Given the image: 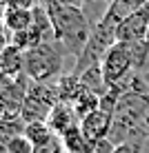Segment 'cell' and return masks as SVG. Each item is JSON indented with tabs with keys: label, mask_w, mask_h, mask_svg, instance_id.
I'll return each mask as SVG.
<instances>
[{
	"label": "cell",
	"mask_w": 149,
	"mask_h": 153,
	"mask_svg": "<svg viewBox=\"0 0 149 153\" xmlns=\"http://www.w3.org/2000/svg\"><path fill=\"white\" fill-rule=\"evenodd\" d=\"M45 7L49 13L56 40L62 45L65 53L78 58L94 31V25L89 22L87 13L76 2H47Z\"/></svg>",
	"instance_id": "obj_1"
},
{
	"label": "cell",
	"mask_w": 149,
	"mask_h": 153,
	"mask_svg": "<svg viewBox=\"0 0 149 153\" xmlns=\"http://www.w3.org/2000/svg\"><path fill=\"white\" fill-rule=\"evenodd\" d=\"M65 65V49L58 40L36 45L25 53V76L36 84H54Z\"/></svg>",
	"instance_id": "obj_2"
},
{
	"label": "cell",
	"mask_w": 149,
	"mask_h": 153,
	"mask_svg": "<svg viewBox=\"0 0 149 153\" xmlns=\"http://www.w3.org/2000/svg\"><path fill=\"white\" fill-rule=\"evenodd\" d=\"M56 104H58V96H56L54 84H36V82H31V87L27 91V98H25V104H22L20 118H22L25 124L47 122Z\"/></svg>",
	"instance_id": "obj_3"
},
{
	"label": "cell",
	"mask_w": 149,
	"mask_h": 153,
	"mask_svg": "<svg viewBox=\"0 0 149 153\" xmlns=\"http://www.w3.org/2000/svg\"><path fill=\"white\" fill-rule=\"evenodd\" d=\"M100 69H103V73H105V80H107L109 89L122 84L131 73H134V62H131V56H129V51H127V47L120 45V42L114 45L107 51Z\"/></svg>",
	"instance_id": "obj_4"
},
{
	"label": "cell",
	"mask_w": 149,
	"mask_h": 153,
	"mask_svg": "<svg viewBox=\"0 0 149 153\" xmlns=\"http://www.w3.org/2000/svg\"><path fill=\"white\" fill-rule=\"evenodd\" d=\"M147 29H149V2H145L140 9H136L129 18H125L118 27V38L120 45H134V42L147 40Z\"/></svg>",
	"instance_id": "obj_5"
},
{
	"label": "cell",
	"mask_w": 149,
	"mask_h": 153,
	"mask_svg": "<svg viewBox=\"0 0 149 153\" xmlns=\"http://www.w3.org/2000/svg\"><path fill=\"white\" fill-rule=\"evenodd\" d=\"M2 22L7 27L9 36L31 29V25H34V4L31 2H7Z\"/></svg>",
	"instance_id": "obj_6"
},
{
	"label": "cell",
	"mask_w": 149,
	"mask_h": 153,
	"mask_svg": "<svg viewBox=\"0 0 149 153\" xmlns=\"http://www.w3.org/2000/svg\"><path fill=\"white\" fill-rule=\"evenodd\" d=\"M111 126H114V115L107 113V111H103V109L89 113L87 118L80 122V129H82L85 138H87L89 142H94V144L109 138Z\"/></svg>",
	"instance_id": "obj_7"
},
{
	"label": "cell",
	"mask_w": 149,
	"mask_h": 153,
	"mask_svg": "<svg viewBox=\"0 0 149 153\" xmlns=\"http://www.w3.org/2000/svg\"><path fill=\"white\" fill-rule=\"evenodd\" d=\"M47 124H49V129L60 138V135L67 133L69 129H73V126L80 124V120H78V115H76L71 104L58 102L54 107V111H51V115H49V120H47Z\"/></svg>",
	"instance_id": "obj_8"
},
{
	"label": "cell",
	"mask_w": 149,
	"mask_h": 153,
	"mask_svg": "<svg viewBox=\"0 0 149 153\" xmlns=\"http://www.w3.org/2000/svg\"><path fill=\"white\" fill-rule=\"evenodd\" d=\"M22 73H25V53L20 49H16L13 45H9L0 53V76L9 78V80H16Z\"/></svg>",
	"instance_id": "obj_9"
},
{
	"label": "cell",
	"mask_w": 149,
	"mask_h": 153,
	"mask_svg": "<svg viewBox=\"0 0 149 153\" xmlns=\"http://www.w3.org/2000/svg\"><path fill=\"white\" fill-rule=\"evenodd\" d=\"M56 87V96H58V102H65V104H73L78 100V96L82 93V82L78 76H73V73H67V76L58 78L54 82Z\"/></svg>",
	"instance_id": "obj_10"
},
{
	"label": "cell",
	"mask_w": 149,
	"mask_h": 153,
	"mask_svg": "<svg viewBox=\"0 0 149 153\" xmlns=\"http://www.w3.org/2000/svg\"><path fill=\"white\" fill-rule=\"evenodd\" d=\"M60 140H62V144H65V153H94L96 144H98V142L94 144V142H89L85 138L80 124L73 126V129H69L67 133H62Z\"/></svg>",
	"instance_id": "obj_11"
},
{
	"label": "cell",
	"mask_w": 149,
	"mask_h": 153,
	"mask_svg": "<svg viewBox=\"0 0 149 153\" xmlns=\"http://www.w3.org/2000/svg\"><path fill=\"white\" fill-rule=\"evenodd\" d=\"M80 82L85 84V89H89V91H91L94 96H98V98L107 96V91H109V84L105 80V73H103L100 67H94V69L85 71L80 76Z\"/></svg>",
	"instance_id": "obj_12"
},
{
	"label": "cell",
	"mask_w": 149,
	"mask_h": 153,
	"mask_svg": "<svg viewBox=\"0 0 149 153\" xmlns=\"http://www.w3.org/2000/svg\"><path fill=\"white\" fill-rule=\"evenodd\" d=\"M82 87H85V84H82ZM71 107H73V111H76L78 120L82 122L89 113H94V111H98V109H100V98L94 96L89 89H82V93L78 96V100L71 104Z\"/></svg>",
	"instance_id": "obj_13"
},
{
	"label": "cell",
	"mask_w": 149,
	"mask_h": 153,
	"mask_svg": "<svg viewBox=\"0 0 149 153\" xmlns=\"http://www.w3.org/2000/svg\"><path fill=\"white\" fill-rule=\"evenodd\" d=\"M25 138H27L34 146H40V144H45V142H49L51 138H54V131L49 129V124L47 122H34V124H27L25 126Z\"/></svg>",
	"instance_id": "obj_14"
},
{
	"label": "cell",
	"mask_w": 149,
	"mask_h": 153,
	"mask_svg": "<svg viewBox=\"0 0 149 153\" xmlns=\"http://www.w3.org/2000/svg\"><path fill=\"white\" fill-rule=\"evenodd\" d=\"M7 153H34V144H31L25 135H16V138L9 140Z\"/></svg>",
	"instance_id": "obj_15"
},
{
	"label": "cell",
	"mask_w": 149,
	"mask_h": 153,
	"mask_svg": "<svg viewBox=\"0 0 149 153\" xmlns=\"http://www.w3.org/2000/svg\"><path fill=\"white\" fill-rule=\"evenodd\" d=\"M34 153H65V144H62V140L58 135H54L49 142H45L40 146H34Z\"/></svg>",
	"instance_id": "obj_16"
},
{
	"label": "cell",
	"mask_w": 149,
	"mask_h": 153,
	"mask_svg": "<svg viewBox=\"0 0 149 153\" xmlns=\"http://www.w3.org/2000/svg\"><path fill=\"white\" fill-rule=\"evenodd\" d=\"M7 47H9V36L7 33H0V53H2Z\"/></svg>",
	"instance_id": "obj_17"
},
{
	"label": "cell",
	"mask_w": 149,
	"mask_h": 153,
	"mask_svg": "<svg viewBox=\"0 0 149 153\" xmlns=\"http://www.w3.org/2000/svg\"><path fill=\"white\" fill-rule=\"evenodd\" d=\"M142 131H145V133H147V138H149V113H147L145 122H142Z\"/></svg>",
	"instance_id": "obj_18"
},
{
	"label": "cell",
	"mask_w": 149,
	"mask_h": 153,
	"mask_svg": "<svg viewBox=\"0 0 149 153\" xmlns=\"http://www.w3.org/2000/svg\"><path fill=\"white\" fill-rule=\"evenodd\" d=\"M147 45H149V29H147Z\"/></svg>",
	"instance_id": "obj_19"
}]
</instances>
